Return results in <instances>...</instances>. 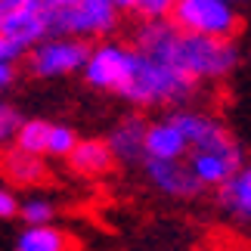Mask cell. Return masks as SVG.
<instances>
[{
	"instance_id": "obj_1",
	"label": "cell",
	"mask_w": 251,
	"mask_h": 251,
	"mask_svg": "<svg viewBox=\"0 0 251 251\" xmlns=\"http://www.w3.org/2000/svg\"><path fill=\"white\" fill-rule=\"evenodd\" d=\"M196 87L199 84L177 65L130 50V78L118 96L133 105H180L196 93Z\"/></svg>"
},
{
	"instance_id": "obj_2",
	"label": "cell",
	"mask_w": 251,
	"mask_h": 251,
	"mask_svg": "<svg viewBox=\"0 0 251 251\" xmlns=\"http://www.w3.org/2000/svg\"><path fill=\"white\" fill-rule=\"evenodd\" d=\"M165 62L177 65L183 75H189L196 84L226 78L239 62V50L233 41H220V37H201V34H183L177 28L171 50Z\"/></svg>"
},
{
	"instance_id": "obj_3",
	"label": "cell",
	"mask_w": 251,
	"mask_h": 251,
	"mask_svg": "<svg viewBox=\"0 0 251 251\" xmlns=\"http://www.w3.org/2000/svg\"><path fill=\"white\" fill-rule=\"evenodd\" d=\"M242 165H245V152L229 130L217 133L205 146H196V149L186 152V168H189L192 177L199 180L201 189L205 186H211V189L224 186Z\"/></svg>"
},
{
	"instance_id": "obj_4",
	"label": "cell",
	"mask_w": 251,
	"mask_h": 251,
	"mask_svg": "<svg viewBox=\"0 0 251 251\" xmlns=\"http://www.w3.org/2000/svg\"><path fill=\"white\" fill-rule=\"evenodd\" d=\"M171 25L183 34L220 37V41H229V34L239 28L236 13L226 0H177L171 6Z\"/></svg>"
},
{
	"instance_id": "obj_5",
	"label": "cell",
	"mask_w": 251,
	"mask_h": 251,
	"mask_svg": "<svg viewBox=\"0 0 251 251\" xmlns=\"http://www.w3.org/2000/svg\"><path fill=\"white\" fill-rule=\"evenodd\" d=\"M0 34L16 47H37L50 34V9L44 0H0Z\"/></svg>"
},
{
	"instance_id": "obj_6",
	"label": "cell",
	"mask_w": 251,
	"mask_h": 251,
	"mask_svg": "<svg viewBox=\"0 0 251 251\" xmlns=\"http://www.w3.org/2000/svg\"><path fill=\"white\" fill-rule=\"evenodd\" d=\"M118 9L109 0H78L75 6L53 9L50 13V34L56 37H87V34H102L115 28Z\"/></svg>"
},
{
	"instance_id": "obj_7",
	"label": "cell",
	"mask_w": 251,
	"mask_h": 251,
	"mask_svg": "<svg viewBox=\"0 0 251 251\" xmlns=\"http://www.w3.org/2000/svg\"><path fill=\"white\" fill-rule=\"evenodd\" d=\"M87 53H90V47L78 37H53V41L37 44L28 62H31V72L37 78H62V75L84 69Z\"/></svg>"
},
{
	"instance_id": "obj_8",
	"label": "cell",
	"mask_w": 251,
	"mask_h": 251,
	"mask_svg": "<svg viewBox=\"0 0 251 251\" xmlns=\"http://www.w3.org/2000/svg\"><path fill=\"white\" fill-rule=\"evenodd\" d=\"M84 78L96 90L121 93L130 78V50H124L118 44L93 47L87 53V62H84Z\"/></svg>"
},
{
	"instance_id": "obj_9",
	"label": "cell",
	"mask_w": 251,
	"mask_h": 251,
	"mask_svg": "<svg viewBox=\"0 0 251 251\" xmlns=\"http://www.w3.org/2000/svg\"><path fill=\"white\" fill-rule=\"evenodd\" d=\"M143 174H146V180L168 199H196V196H201V186H199V180L189 174L186 161L143 158Z\"/></svg>"
},
{
	"instance_id": "obj_10",
	"label": "cell",
	"mask_w": 251,
	"mask_h": 251,
	"mask_svg": "<svg viewBox=\"0 0 251 251\" xmlns=\"http://www.w3.org/2000/svg\"><path fill=\"white\" fill-rule=\"evenodd\" d=\"M146 127H149V121L140 118V115H127V118H121L112 127L109 140H105L112 158L115 161H124V165H137V161L146 158V152H143V143H146Z\"/></svg>"
},
{
	"instance_id": "obj_11",
	"label": "cell",
	"mask_w": 251,
	"mask_h": 251,
	"mask_svg": "<svg viewBox=\"0 0 251 251\" xmlns=\"http://www.w3.org/2000/svg\"><path fill=\"white\" fill-rule=\"evenodd\" d=\"M220 211L242 226H251V165H242L224 186H217Z\"/></svg>"
},
{
	"instance_id": "obj_12",
	"label": "cell",
	"mask_w": 251,
	"mask_h": 251,
	"mask_svg": "<svg viewBox=\"0 0 251 251\" xmlns=\"http://www.w3.org/2000/svg\"><path fill=\"white\" fill-rule=\"evenodd\" d=\"M143 152H146V158H155V161H183L189 146H186V140H183V133L165 118V121H155V124L146 127Z\"/></svg>"
},
{
	"instance_id": "obj_13",
	"label": "cell",
	"mask_w": 251,
	"mask_h": 251,
	"mask_svg": "<svg viewBox=\"0 0 251 251\" xmlns=\"http://www.w3.org/2000/svg\"><path fill=\"white\" fill-rule=\"evenodd\" d=\"M69 165L81 177H105L112 171L115 158L105 146V140H78L75 149L69 152Z\"/></svg>"
},
{
	"instance_id": "obj_14",
	"label": "cell",
	"mask_w": 251,
	"mask_h": 251,
	"mask_svg": "<svg viewBox=\"0 0 251 251\" xmlns=\"http://www.w3.org/2000/svg\"><path fill=\"white\" fill-rule=\"evenodd\" d=\"M0 174L13 183V186H37V183L47 180V168H44V158L37 155H28L22 149H6L0 155Z\"/></svg>"
},
{
	"instance_id": "obj_15",
	"label": "cell",
	"mask_w": 251,
	"mask_h": 251,
	"mask_svg": "<svg viewBox=\"0 0 251 251\" xmlns=\"http://www.w3.org/2000/svg\"><path fill=\"white\" fill-rule=\"evenodd\" d=\"M75 242L62 226H25L16 239V251H72Z\"/></svg>"
},
{
	"instance_id": "obj_16",
	"label": "cell",
	"mask_w": 251,
	"mask_h": 251,
	"mask_svg": "<svg viewBox=\"0 0 251 251\" xmlns=\"http://www.w3.org/2000/svg\"><path fill=\"white\" fill-rule=\"evenodd\" d=\"M47 130H50V121H41V118H31V121H22L16 130V149L28 152V155H44L47 149Z\"/></svg>"
},
{
	"instance_id": "obj_17",
	"label": "cell",
	"mask_w": 251,
	"mask_h": 251,
	"mask_svg": "<svg viewBox=\"0 0 251 251\" xmlns=\"http://www.w3.org/2000/svg\"><path fill=\"white\" fill-rule=\"evenodd\" d=\"M59 208L56 201L50 199H28V201H19V217H22L25 226H50Z\"/></svg>"
},
{
	"instance_id": "obj_18",
	"label": "cell",
	"mask_w": 251,
	"mask_h": 251,
	"mask_svg": "<svg viewBox=\"0 0 251 251\" xmlns=\"http://www.w3.org/2000/svg\"><path fill=\"white\" fill-rule=\"evenodd\" d=\"M75 143H78V133H75L72 127H65V124H50V130H47V149H44V155L69 158V152L75 149Z\"/></svg>"
},
{
	"instance_id": "obj_19",
	"label": "cell",
	"mask_w": 251,
	"mask_h": 251,
	"mask_svg": "<svg viewBox=\"0 0 251 251\" xmlns=\"http://www.w3.org/2000/svg\"><path fill=\"white\" fill-rule=\"evenodd\" d=\"M22 121H25V118L19 115L16 105H9V102L0 100V146L16 137V130H19V124H22Z\"/></svg>"
},
{
	"instance_id": "obj_20",
	"label": "cell",
	"mask_w": 251,
	"mask_h": 251,
	"mask_svg": "<svg viewBox=\"0 0 251 251\" xmlns=\"http://www.w3.org/2000/svg\"><path fill=\"white\" fill-rule=\"evenodd\" d=\"M174 3H177V0H133V9L152 22V19L171 16V6H174Z\"/></svg>"
},
{
	"instance_id": "obj_21",
	"label": "cell",
	"mask_w": 251,
	"mask_h": 251,
	"mask_svg": "<svg viewBox=\"0 0 251 251\" xmlns=\"http://www.w3.org/2000/svg\"><path fill=\"white\" fill-rule=\"evenodd\" d=\"M19 217V199L9 186H0V220Z\"/></svg>"
},
{
	"instance_id": "obj_22",
	"label": "cell",
	"mask_w": 251,
	"mask_h": 251,
	"mask_svg": "<svg viewBox=\"0 0 251 251\" xmlns=\"http://www.w3.org/2000/svg\"><path fill=\"white\" fill-rule=\"evenodd\" d=\"M22 53H25L22 47H16L13 41H9V37L0 34V65H13V62H16Z\"/></svg>"
},
{
	"instance_id": "obj_23",
	"label": "cell",
	"mask_w": 251,
	"mask_h": 251,
	"mask_svg": "<svg viewBox=\"0 0 251 251\" xmlns=\"http://www.w3.org/2000/svg\"><path fill=\"white\" fill-rule=\"evenodd\" d=\"M75 3H78V0H44V6L50 9V13H53V9H65V6H75Z\"/></svg>"
},
{
	"instance_id": "obj_24",
	"label": "cell",
	"mask_w": 251,
	"mask_h": 251,
	"mask_svg": "<svg viewBox=\"0 0 251 251\" xmlns=\"http://www.w3.org/2000/svg\"><path fill=\"white\" fill-rule=\"evenodd\" d=\"M9 81H13V65H0V90L9 87Z\"/></svg>"
},
{
	"instance_id": "obj_25",
	"label": "cell",
	"mask_w": 251,
	"mask_h": 251,
	"mask_svg": "<svg viewBox=\"0 0 251 251\" xmlns=\"http://www.w3.org/2000/svg\"><path fill=\"white\" fill-rule=\"evenodd\" d=\"M109 3H112L115 9H130V6H133V0H109Z\"/></svg>"
}]
</instances>
